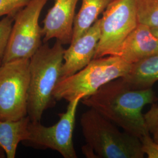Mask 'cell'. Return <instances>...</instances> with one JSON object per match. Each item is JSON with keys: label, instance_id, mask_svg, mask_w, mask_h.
<instances>
[{"label": "cell", "instance_id": "6da1fadb", "mask_svg": "<svg viewBox=\"0 0 158 158\" xmlns=\"http://www.w3.org/2000/svg\"><path fill=\"white\" fill-rule=\"evenodd\" d=\"M158 98L151 89H132L123 79H115L104 85L93 95L81 99L82 103L118 125L126 132L141 139L149 133L143 108Z\"/></svg>", "mask_w": 158, "mask_h": 158}, {"label": "cell", "instance_id": "7a4b0ae2", "mask_svg": "<svg viewBox=\"0 0 158 158\" xmlns=\"http://www.w3.org/2000/svg\"><path fill=\"white\" fill-rule=\"evenodd\" d=\"M80 124L86 144L82 152L89 158H143L141 140L121 131L93 108L83 113Z\"/></svg>", "mask_w": 158, "mask_h": 158}, {"label": "cell", "instance_id": "3957f363", "mask_svg": "<svg viewBox=\"0 0 158 158\" xmlns=\"http://www.w3.org/2000/svg\"><path fill=\"white\" fill-rule=\"evenodd\" d=\"M59 40L51 47L46 42L30 58L28 116L40 122L44 111L54 104L53 91L61 78L65 49Z\"/></svg>", "mask_w": 158, "mask_h": 158}, {"label": "cell", "instance_id": "277c9868", "mask_svg": "<svg viewBox=\"0 0 158 158\" xmlns=\"http://www.w3.org/2000/svg\"><path fill=\"white\" fill-rule=\"evenodd\" d=\"M131 64L117 56L93 59L77 73L59 80L53 91L55 100L71 102L93 95L104 85L125 76Z\"/></svg>", "mask_w": 158, "mask_h": 158}, {"label": "cell", "instance_id": "5b68a950", "mask_svg": "<svg viewBox=\"0 0 158 158\" xmlns=\"http://www.w3.org/2000/svg\"><path fill=\"white\" fill-rule=\"evenodd\" d=\"M48 0H29L14 15V21L2 63L30 59L42 45L40 15Z\"/></svg>", "mask_w": 158, "mask_h": 158}, {"label": "cell", "instance_id": "8992f818", "mask_svg": "<svg viewBox=\"0 0 158 158\" xmlns=\"http://www.w3.org/2000/svg\"><path fill=\"white\" fill-rule=\"evenodd\" d=\"M30 59L0 66V119L15 121L28 115Z\"/></svg>", "mask_w": 158, "mask_h": 158}, {"label": "cell", "instance_id": "52a82bcc", "mask_svg": "<svg viewBox=\"0 0 158 158\" xmlns=\"http://www.w3.org/2000/svg\"><path fill=\"white\" fill-rule=\"evenodd\" d=\"M81 99L79 97L69 102L66 111L59 114V121L52 126L45 127L38 121H31L28 138L23 142L36 148L51 149L58 152L63 158H77L73 134L77 108Z\"/></svg>", "mask_w": 158, "mask_h": 158}, {"label": "cell", "instance_id": "ba28073f", "mask_svg": "<svg viewBox=\"0 0 158 158\" xmlns=\"http://www.w3.org/2000/svg\"><path fill=\"white\" fill-rule=\"evenodd\" d=\"M94 59L113 55L138 24L135 0H114L102 13Z\"/></svg>", "mask_w": 158, "mask_h": 158}, {"label": "cell", "instance_id": "9c48e42d", "mask_svg": "<svg viewBox=\"0 0 158 158\" xmlns=\"http://www.w3.org/2000/svg\"><path fill=\"white\" fill-rule=\"evenodd\" d=\"M101 19H98L85 34L70 44L63 56L61 79L85 67L94 59L100 38Z\"/></svg>", "mask_w": 158, "mask_h": 158}, {"label": "cell", "instance_id": "30bf717a", "mask_svg": "<svg viewBox=\"0 0 158 158\" xmlns=\"http://www.w3.org/2000/svg\"><path fill=\"white\" fill-rule=\"evenodd\" d=\"M79 0H55L44 21V42L56 39L63 45L70 44L73 33L75 11Z\"/></svg>", "mask_w": 158, "mask_h": 158}, {"label": "cell", "instance_id": "8fae6325", "mask_svg": "<svg viewBox=\"0 0 158 158\" xmlns=\"http://www.w3.org/2000/svg\"><path fill=\"white\" fill-rule=\"evenodd\" d=\"M158 53V40L148 25L138 23L113 56L131 64Z\"/></svg>", "mask_w": 158, "mask_h": 158}, {"label": "cell", "instance_id": "7c38bea8", "mask_svg": "<svg viewBox=\"0 0 158 158\" xmlns=\"http://www.w3.org/2000/svg\"><path fill=\"white\" fill-rule=\"evenodd\" d=\"M30 122L28 115L15 121L0 119V147L5 151L6 158H15L18 144L27 140Z\"/></svg>", "mask_w": 158, "mask_h": 158}, {"label": "cell", "instance_id": "4fadbf2b", "mask_svg": "<svg viewBox=\"0 0 158 158\" xmlns=\"http://www.w3.org/2000/svg\"><path fill=\"white\" fill-rule=\"evenodd\" d=\"M121 78L132 89H151L158 81V53L131 64L128 73Z\"/></svg>", "mask_w": 158, "mask_h": 158}, {"label": "cell", "instance_id": "5bb4252c", "mask_svg": "<svg viewBox=\"0 0 158 158\" xmlns=\"http://www.w3.org/2000/svg\"><path fill=\"white\" fill-rule=\"evenodd\" d=\"M114 0H81V6L76 15L72 42L90 28ZM70 43V44H71Z\"/></svg>", "mask_w": 158, "mask_h": 158}, {"label": "cell", "instance_id": "9a60e30c", "mask_svg": "<svg viewBox=\"0 0 158 158\" xmlns=\"http://www.w3.org/2000/svg\"><path fill=\"white\" fill-rule=\"evenodd\" d=\"M138 23L158 27V0H135Z\"/></svg>", "mask_w": 158, "mask_h": 158}, {"label": "cell", "instance_id": "2e32d148", "mask_svg": "<svg viewBox=\"0 0 158 158\" xmlns=\"http://www.w3.org/2000/svg\"><path fill=\"white\" fill-rule=\"evenodd\" d=\"M14 21V15H6L0 20V59L5 54Z\"/></svg>", "mask_w": 158, "mask_h": 158}, {"label": "cell", "instance_id": "e0dca14e", "mask_svg": "<svg viewBox=\"0 0 158 158\" xmlns=\"http://www.w3.org/2000/svg\"><path fill=\"white\" fill-rule=\"evenodd\" d=\"M147 130L158 145V105L153 103L149 110L143 114Z\"/></svg>", "mask_w": 158, "mask_h": 158}, {"label": "cell", "instance_id": "ac0fdd59", "mask_svg": "<svg viewBox=\"0 0 158 158\" xmlns=\"http://www.w3.org/2000/svg\"><path fill=\"white\" fill-rule=\"evenodd\" d=\"M28 1L29 0H0V17L15 15Z\"/></svg>", "mask_w": 158, "mask_h": 158}, {"label": "cell", "instance_id": "d6986e66", "mask_svg": "<svg viewBox=\"0 0 158 158\" xmlns=\"http://www.w3.org/2000/svg\"><path fill=\"white\" fill-rule=\"evenodd\" d=\"M141 140L143 152L148 158H158V145L153 141L149 133L145 134Z\"/></svg>", "mask_w": 158, "mask_h": 158}, {"label": "cell", "instance_id": "ffe728a7", "mask_svg": "<svg viewBox=\"0 0 158 158\" xmlns=\"http://www.w3.org/2000/svg\"><path fill=\"white\" fill-rule=\"evenodd\" d=\"M151 29L153 34L158 40V27H153V28H151Z\"/></svg>", "mask_w": 158, "mask_h": 158}, {"label": "cell", "instance_id": "44dd1931", "mask_svg": "<svg viewBox=\"0 0 158 158\" xmlns=\"http://www.w3.org/2000/svg\"><path fill=\"white\" fill-rule=\"evenodd\" d=\"M6 157V152L4 149L0 147V158H3Z\"/></svg>", "mask_w": 158, "mask_h": 158}, {"label": "cell", "instance_id": "7402d4cb", "mask_svg": "<svg viewBox=\"0 0 158 158\" xmlns=\"http://www.w3.org/2000/svg\"><path fill=\"white\" fill-rule=\"evenodd\" d=\"M1 64H2V60L0 59V66H1Z\"/></svg>", "mask_w": 158, "mask_h": 158}]
</instances>
